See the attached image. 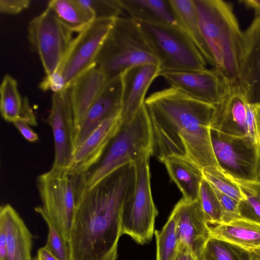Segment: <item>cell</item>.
<instances>
[{
    "label": "cell",
    "mask_w": 260,
    "mask_h": 260,
    "mask_svg": "<svg viewBox=\"0 0 260 260\" xmlns=\"http://www.w3.org/2000/svg\"><path fill=\"white\" fill-rule=\"evenodd\" d=\"M134 163L81 188L70 230L71 260H116L123 206L135 186Z\"/></svg>",
    "instance_id": "obj_1"
},
{
    "label": "cell",
    "mask_w": 260,
    "mask_h": 260,
    "mask_svg": "<svg viewBox=\"0 0 260 260\" xmlns=\"http://www.w3.org/2000/svg\"><path fill=\"white\" fill-rule=\"evenodd\" d=\"M154 152L161 162L167 157H186L202 168L218 166L211 140L216 107L170 87L146 99Z\"/></svg>",
    "instance_id": "obj_2"
},
{
    "label": "cell",
    "mask_w": 260,
    "mask_h": 260,
    "mask_svg": "<svg viewBox=\"0 0 260 260\" xmlns=\"http://www.w3.org/2000/svg\"><path fill=\"white\" fill-rule=\"evenodd\" d=\"M211 66L230 83L238 82L244 35L231 4L221 0H193Z\"/></svg>",
    "instance_id": "obj_3"
},
{
    "label": "cell",
    "mask_w": 260,
    "mask_h": 260,
    "mask_svg": "<svg viewBox=\"0 0 260 260\" xmlns=\"http://www.w3.org/2000/svg\"><path fill=\"white\" fill-rule=\"evenodd\" d=\"M153 153V133L144 105L129 121L121 122L99 162L83 174L82 188L90 189L118 168Z\"/></svg>",
    "instance_id": "obj_4"
},
{
    "label": "cell",
    "mask_w": 260,
    "mask_h": 260,
    "mask_svg": "<svg viewBox=\"0 0 260 260\" xmlns=\"http://www.w3.org/2000/svg\"><path fill=\"white\" fill-rule=\"evenodd\" d=\"M147 63L158 65L138 22L130 17L116 18L102 45L96 65L109 81L120 77L131 68Z\"/></svg>",
    "instance_id": "obj_5"
},
{
    "label": "cell",
    "mask_w": 260,
    "mask_h": 260,
    "mask_svg": "<svg viewBox=\"0 0 260 260\" xmlns=\"http://www.w3.org/2000/svg\"><path fill=\"white\" fill-rule=\"evenodd\" d=\"M83 180V174L52 167L37 178L41 205L34 209L47 218L68 242Z\"/></svg>",
    "instance_id": "obj_6"
},
{
    "label": "cell",
    "mask_w": 260,
    "mask_h": 260,
    "mask_svg": "<svg viewBox=\"0 0 260 260\" xmlns=\"http://www.w3.org/2000/svg\"><path fill=\"white\" fill-rule=\"evenodd\" d=\"M137 22L158 61L160 72L206 69L202 55L177 24Z\"/></svg>",
    "instance_id": "obj_7"
},
{
    "label": "cell",
    "mask_w": 260,
    "mask_h": 260,
    "mask_svg": "<svg viewBox=\"0 0 260 260\" xmlns=\"http://www.w3.org/2000/svg\"><path fill=\"white\" fill-rule=\"evenodd\" d=\"M146 153L134 161L135 182L133 191L123 206L121 235L126 234L140 244L151 241L158 215L152 198L149 158Z\"/></svg>",
    "instance_id": "obj_8"
},
{
    "label": "cell",
    "mask_w": 260,
    "mask_h": 260,
    "mask_svg": "<svg viewBox=\"0 0 260 260\" xmlns=\"http://www.w3.org/2000/svg\"><path fill=\"white\" fill-rule=\"evenodd\" d=\"M211 140L218 166L230 176L256 180L260 145L247 136L227 135L211 129Z\"/></svg>",
    "instance_id": "obj_9"
},
{
    "label": "cell",
    "mask_w": 260,
    "mask_h": 260,
    "mask_svg": "<svg viewBox=\"0 0 260 260\" xmlns=\"http://www.w3.org/2000/svg\"><path fill=\"white\" fill-rule=\"evenodd\" d=\"M27 30L29 41L39 54L46 75L56 71L73 40L72 32L48 7L29 22Z\"/></svg>",
    "instance_id": "obj_10"
},
{
    "label": "cell",
    "mask_w": 260,
    "mask_h": 260,
    "mask_svg": "<svg viewBox=\"0 0 260 260\" xmlns=\"http://www.w3.org/2000/svg\"><path fill=\"white\" fill-rule=\"evenodd\" d=\"M211 129L254 139L260 129V103L249 102L238 82L232 83L222 103L216 106Z\"/></svg>",
    "instance_id": "obj_11"
},
{
    "label": "cell",
    "mask_w": 260,
    "mask_h": 260,
    "mask_svg": "<svg viewBox=\"0 0 260 260\" xmlns=\"http://www.w3.org/2000/svg\"><path fill=\"white\" fill-rule=\"evenodd\" d=\"M115 19H96L74 38L58 70L69 88L80 74L95 64L104 41Z\"/></svg>",
    "instance_id": "obj_12"
},
{
    "label": "cell",
    "mask_w": 260,
    "mask_h": 260,
    "mask_svg": "<svg viewBox=\"0 0 260 260\" xmlns=\"http://www.w3.org/2000/svg\"><path fill=\"white\" fill-rule=\"evenodd\" d=\"M159 76L170 87L215 106L223 101L231 84L214 69L161 72Z\"/></svg>",
    "instance_id": "obj_13"
},
{
    "label": "cell",
    "mask_w": 260,
    "mask_h": 260,
    "mask_svg": "<svg viewBox=\"0 0 260 260\" xmlns=\"http://www.w3.org/2000/svg\"><path fill=\"white\" fill-rule=\"evenodd\" d=\"M47 121L51 128L54 143L52 167L69 169L74 151L75 124L68 88L53 93Z\"/></svg>",
    "instance_id": "obj_14"
},
{
    "label": "cell",
    "mask_w": 260,
    "mask_h": 260,
    "mask_svg": "<svg viewBox=\"0 0 260 260\" xmlns=\"http://www.w3.org/2000/svg\"><path fill=\"white\" fill-rule=\"evenodd\" d=\"M176 218V232L179 242L186 245L199 260L210 238L207 217L199 200L181 199L172 211Z\"/></svg>",
    "instance_id": "obj_15"
},
{
    "label": "cell",
    "mask_w": 260,
    "mask_h": 260,
    "mask_svg": "<svg viewBox=\"0 0 260 260\" xmlns=\"http://www.w3.org/2000/svg\"><path fill=\"white\" fill-rule=\"evenodd\" d=\"M122 92L121 76L107 81L75 132L74 151L101 123L120 113Z\"/></svg>",
    "instance_id": "obj_16"
},
{
    "label": "cell",
    "mask_w": 260,
    "mask_h": 260,
    "mask_svg": "<svg viewBox=\"0 0 260 260\" xmlns=\"http://www.w3.org/2000/svg\"><path fill=\"white\" fill-rule=\"evenodd\" d=\"M159 73L158 65L147 63L131 68L121 76V122L129 121L144 105L146 92L153 80L159 76Z\"/></svg>",
    "instance_id": "obj_17"
},
{
    "label": "cell",
    "mask_w": 260,
    "mask_h": 260,
    "mask_svg": "<svg viewBox=\"0 0 260 260\" xmlns=\"http://www.w3.org/2000/svg\"><path fill=\"white\" fill-rule=\"evenodd\" d=\"M243 35L238 83L249 102L260 103V18L254 19Z\"/></svg>",
    "instance_id": "obj_18"
},
{
    "label": "cell",
    "mask_w": 260,
    "mask_h": 260,
    "mask_svg": "<svg viewBox=\"0 0 260 260\" xmlns=\"http://www.w3.org/2000/svg\"><path fill=\"white\" fill-rule=\"evenodd\" d=\"M120 124V113L101 123L75 150L69 169L78 174L91 169L101 159Z\"/></svg>",
    "instance_id": "obj_19"
},
{
    "label": "cell",
    "mask_w": 260,
    "mask_h": 260,
    "mask_svg": "<svg viewBox=\"0 0 260 260\" xmlns=\"http://www.w3.org/2000/svg\"><path fill=\"white\" fill-rule=\"evenodd\" d=\"M107 80L99 67L94 64L78 76L70 85L75 133Z\"/></svg>",
    "instance_id": "obj_20"
},
{
    "label": "cell",
    "mask_w": 260,
    "mask_h": 260,
    "mask_svg": "<svg viewBox=\"0 0 260 260\" xmlns=\"http://www.w3.org/2000/svg\"><path fill=\"white\" fill-rule=\"evenodd\" d=\"M0 224L6 237V260H31L32 236L16 210L9 204L1 206Z\"/></svg>",
    "instance_id": "obj_21"
},
{
    "label": "cell",
    "mask_w": 260,
    "mask_h": 260,
    "mask_svg": "<svg viewBox=\"0 0 260 260\" xmlns=\"http://www.w3.org/2000/svg\"><path fill=\"white\" fill-rule=\"evenodd\" d=\"M171 180L187 201L199 200L201 184L204 179L202 168L189 158L178 155L166 157L162 161Z\"/></svg>",
    "instance_id": "obj_22"
},
{
    "label": "cell",
    "mask_w": 260,
    "mask_h": 260,
    "mask_svg": "<svg viewBox=\"0 0 260 260\" xmlns=\"http://www.w3.org/2000/svg\"><path fill=\"white\" fill-rule=\"evenodd\" d=\"M211 238L232 243L249 251L260 246V225L240 218L230 222H208Z\"/></svg>",
    "instance_id": "obj_23"
},
{
    "label": "cell",
    "mask_w": 260,
    "mask_h": 260,
    "mask_svg": "<svg viewBox=\"0 0 260 260\" xmlns=\"http://www.w3.org/2000/svg\"><path fill=\"white\" fill-rule=\"evenodd\" d=\"M0 109L2 117L7 121H23L29 125H37V119L26 98L21 99L16 80L7 74L0 87Z\"/></svg>",
    "instance_id": "obj_24"
},
{
    "label": "cell",
    "mask_w": 260,
    "mask_h": 260,
    "mask_svg": "<svg viewBox=\"0 0 260 260\" xmlns=\"http://www.w3.org/2000/svg\"><path fill=\"white\" fill-rule=\"evenodd\" d=\"M177 25L202 55L207 63L212 65L211 56L200 27L193 0H169Z\"/></svg>",
    "instance_id": "obj_25"
},
{
    "label": "cell",
    "mask_w": 260,
    "mask_h": 260,
    "mask_svg": "<svg viewBox=\"0 0 260 260\" xmlns=\"http://www.w3.org/2000/svg\"><path fill=\"white\" fill-rule=\"evenodd\" d=\"M122 9L136 21L176 24L169 0H120Z\"/></svg>",
    "instance_id": "obj_26"
},
{
    "label": "cell",
    "mask_w": 260,
    "mask_h": 260,
    "mask_svg": "<svg viewBox=\"0 0 260 260\" xmlns=\"http://www.w3.org/2000/svg\"><path fill=\"white\" fill-rule=\"evenodd\" d=\"M58 21L71 32H80L94 20L79 0H51L47 4Z\"/></svg>",
    "instance_id": "obj_27"
},
{
    "label": "cell",
    "mask_w": 260,
    "mask_h": 260,
    "mask_svg": "<svg viewBox=\"0 0 260 260\" xmlns=\"http://www.w3.org/2000/svg\"><path fill=\"white\" fill-rule=\"evenodd\" d=\"M233 178L244 197V199L239 202L241 218L260 225V182Z\"/></svg>",
    "instance_id": "obj_28"
},
{
    "label": "cell",
    "mask_w": 260,
    "mask_h": 260,
    "mask_svg": "<svg viewBox=\"0 0 260 260\" xmlns=\"http://www.w3.org/2000/svg\"><path fill=\"white\" fill-rule=\"evenodd\" d=\"M156 260H174L177 252L179 241L176 232V218L172 212L160 230H155Z\"/></svg>",
    "instance_id": "obj_29"
},
{
    "label": "cell",
    "mask_w": 260,
    "mask_h": 260,
    "mask_svg": "<svg viewBox=\"0 0 260 260\" xmlns=\"http://www.w3.org/2000/svg\"><path fill=\"white\" fill-rule=\"evenodd\" d=\"M203 260H251L250 251L228 242L211 238Z\"/></svg>",
    "instance_id": "obj_30"
},
{
    "label": "cell",
    "mask_w": 260,
    "mask_h": 260,
    "mask_svg": "<svg viewBox=\"0 0 260 260\" xmlns=\"http://www.w3.org/2000/svg\"><path fill=\"white\" fill-rule=\"evenodd\" d=\"M204 178L217 190L240 202L244 197L234 179L218 166H210L202 168Z\"/></svg>",
    "instance_id": "obj_31"
},
{
    "label": "cell",
    "mask_w": 260,
    "mask_h": 260,
    "mask_svg": "<svg viewBox=\"0 0 260 260\" xmlns=\"http://www.w3.org/2000/svg\"><path fill=\"white\" fill-rule=\"evenodd\" d=\"M199 200L208 222H222V213L218 197L212 186L204 178L201 184Z\"/></svg>",
    "instance_id": "obj_32"
},
{
    "label": "cell",
    "mask_w": 260,
    "mask_h": 260,
    "mask_svg": "<svg viewBox=\"0 0 260 260\" xmlns=\"http://www.w3.org/2000/svg\"><path fill=\"white\" fill-rule=\"evenodd\" d=\"M96 19H115L120 17L122 7L120 0H79Z\"/></svg>",
    "instance_id": "obj_33"
},
{
    "label": "cell",
    "mask_w": 260,
    "mask_h": 260,
    "mask_svg": "<svg viewBox=\"0 0 260 260\" xmlns=\"http://www.w3.org/2000/svg\"><path fill=\"white\" fill-rule=\"evenodd\" d=\"M48 229L45 248L59 260H71L69 244L58 233L54 225L46 217H42Z\"/></svg>",
    "instance_id": "obj_34"
},
{
    "label": "cell",
    "mask_w": 260,
    "mask_h": 260,
    "mask_svg": "<svg viewBox=\"0 0 260 260\" xmlns=\"http://www.w3.org/2000/svg\"><path fill=\"white\" fill-rule=\"evenodd\" d=\"M213 189L218 197L222 210L221 222L227 223L241 218L239 211V202L214 188Z\"/></svg>",
    "instance_id": "obj_35"
},
{
    "label": "cell",
    "mask_w": 260,
    "mask_h": 260,
    "mask_svg": "<svg viewBox=\"0 0 260 260\" xmlns=\"http://www.w3.org/2000/svg\"><path fill=\"white\" fill-rule=\"evenodd\" d=\"M39 86L42 90H50L53 93L61 92L68 88L63 75L58 70L47 74Z\"/></svg>",
    "instance_id": "obj_36"
},
{
    "label": "cell",
    "mask_w": 260,
    "mask_h": 260,
    "mask_svg": "<svg viewBox=\"0 0 260 260\" xmlns=\"http://www.w3.org/2000/svg\"><path fill=\"white\" fill-rule=\"evenodd\" d=\"M29 0H0V11L6 14H17L29 7Z\"/></svg>",
    "instance_id": "obj_37"
},
{
    "label": "cell",
    "mask_w": 260,
    "mask_h": 260,
    "mask_svg": "<svg viewBox=\"0 0 260 260\" xmlns=\"http://www.w3.org/2000/svg\"><path fill=\"white\" fill-rule=\"evenodd\" d=\"M13 124L27 141L35 142L39 140L38 134L31 128L28 123L23 121H17Z\"/></svg>",
    "instance_id": "obj_38"
},
{
    "label": "cell",
    "mask_w": 260,
    "mask_h": 260,
    "mask_svg": "<svg viewBox=\"0 0 260 260\" xmlns=\"http://www.w3.org/2000/svg\"><path fill=\"white\" fill-rule=\"evenodd\" d=\"M174 260H199L186 245L179 242L178 249Z\"/></svg>",
    "instance_id": "obj_39"
},
{
    "label": "cell",
    "mask_w": 260,
    "mask_h": 260,
    "mask_svg": "<svg viewBox=\"0 0 260 260\" xmlns=\"http://www.w3.org/2000/svg\"><path fill=\"white\" fill-rule=\"evenodd\" d=\"M7 246L6 233L3 225L0 224V260H6Z\"/></svg>",
    "instance_id": "obj_40"
},
{
    "label": "cell",
    "mask_w": 260,
    "mask_h": 260,
    "mask_svg": "<svg viewBox=\"0 0 260 260\" xmlns=\"http://www.w3.org/2000/svg\"><path fill=\"white\" fill-rule=\"evenodd\" d=\"M239 2L247 8L252 9L255 18H260V0H241Z\"/></svg>",
    "instance_id": "obj_41"
},
{
    "label": "cell",
    "mask_w": 260,
    "mask_h": 260,
    "mask_svg": "<svg viewBox=\"0 0 260 260\" xmlns=\"http://www.w3.org/2000/svg\"><path fill=\"white\" fill-rule=\"evenodd\" d=\"M36 260H59L51 254L45 248H40L37 253Z\"/></svg>",
    "instance_id": "obj_42"
},
{
    "label": "cell",
    "mask_w": 260,
    "mask_h": 260,
    "mask_svg": "<svg viewBox=\"0 0 260 260\" xmlns=\"http://www.w3.org/2000/svg\"><path fill=\"white\" fill-rule=\"evenodd\" d=\"M250 253L251 260H260V246L250 251Z\"/></svg>",
    "instance_id": "obj_43"
},
{
    "label": "cell",
    "mask_w": 260,
    "mask_h": 260,
    "mask_svg": "<svg viewBox=\"0 0 260 260\" xmlns=\"http://www.w3.org/2000/svg\"><path fill=\"white\" fill-rule=\"evenodd\" d=\"M256 181L260 182V158Z\"/></svg>",
    "instance_id": "obj_44"
}]
</instances>
